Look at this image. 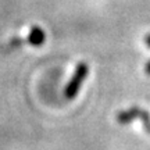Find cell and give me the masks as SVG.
Segmentation results:
<instances>
[{
    "instance_id": "3957f363",
    "label": "cell",
    "mask_w": 150,
    "mask_h": 150,
    "mask_svg": "<svg viewBox=\"0 0 150 150\" xmlns=\"http://www.w3.org/2000/svg\"><path fill=\"white\" fill-rule=\"evenodd\" d=\"M46 40V33L40 27H33L29 32V36H28V42L32 46H42Z\"/></svg>"
},
{
    "instance_id": "7a4b0ae2",
    "label": "cell",
    "mask_w": 150,
    "mask_h": 150,
    "mask_svg": "<svg viewBox=\"0 0 150 150\" xmlns=\"http://www.w3.org/2000/svg\"><path fill=\"white\" fill-rule=\"evenodd\" d=\"M135 118H139L143 121V125L147 132H150V115L149 112L142 110L139 107H132V108H128L125 111H120L117 114V121L120 124H128L131 121H134Z\"/></svg>"
},
{
    "instance_id": "6da1fadb",
    "label": "cell",
    "mask_w": 150,
    "mask_h": 150,
    "mask_svg": "<svg viewBox=\"0 0 150 150\" xmlns=\"http://www.w3.org/2000/svg\"><path fill=\"white\" fill-rule=\"evenodd\" d=\"M88 72H89V67H88L86 63H79L76 65L72 78L70 79V82L67 83V86L64 89V95L67 99H75V96L78 95L81 85H82V82L88 76Z\"/></svg>"
},
{
    "instance_id": "5b68a950",
    "label": "cell",
    "mask_w": 150,
    "mask_h": 150,
    "mask_svg": "<svg viewBox=\"0 0 150 150\" xmlns=\"http://www.w3.org/2000/svg\"><path fill=\"white\" fill-rule=\"evenodd\" d=\"M145 71L147 75H150V61H147V64L145 65Z\"/></svg>"
},
{
    "instance_id": "277c9868",
    "label": "cell",
    "mask_w": 150,
    "mask_h": 150,
    "mask_svg": "<svg viewBox=\"0 0 150 150\" xmlns=\"http://www.w3.org/2000/svg\"><path fill=\"white\" fill-rule=\"evenodd\" d=\"M145 43H146V46H149L150 47V33L145 36Z\"/></svg>"
}]
</instances>
